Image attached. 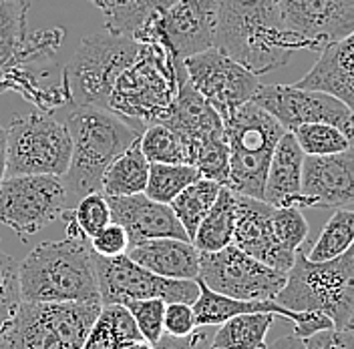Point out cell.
<instances>
[{
    "mask_svg": "<svg viewBox=\"0 0 354 349\" xmlns=\"http://www.w3.org/2000/svg\"><path fill=\"white\" fill-rule=\"evenodd\" d=\"M216 48L266 74L286 66L302 44L282 24L274 0H218Z\"/></svg>",
    "mask_w": 354,
    "mask_h": 349,
    "instance_id": "obj_1",
    "label": "cell"
},
{
    "mask_svg": "<svg viewBox=\"0 0 354 349\" xmlns=\"http://www.w3.org/2000/svg\"><path fill=\"white\" fill-rule=\"evenodd\" d=\"M65 125L73 141V153L63 183L68 209H73L81 197L101 191L107 167L145 129L95 105H75Z\"/></svg>",
    "mask_w": 354,
    "mask_h": 349,
    "instance_id": "obj_2",
    "label": "cell"
},
{
    "mask_svg": "<svg viewBox=\"0 0 354 349\" xmlns=\"http://www.w3.org/2000/svg\"><path fill=\"white\" fill-rule=\"evenodd\" d=\"M87 241L66 233L63 241L37 245L21 263L22 301L101 303L95 251Z\"/></svg>",
    "mask_w": 354,
    "mask_h": 349,
    "instance_id": "obj_3",
    "label": "cell"
},
{
    "mask_svg": "<svg viewBox=\"0 0 354 349\" xmlns=\"http://www.w3.org/2000/svg\"><path fill=\"white\" fill-rule=\"evenodd\" d=\"M183 72V61H176L165 46L141 43L137 57L117 77L107 109L141 129L161 123L176 99Z\"/></svg>",
    "mask_w": 354,
    "mask_h": 349,
    "instance_id": "obj_4",
    "label": "cell"
},
{
    "mask_svg": "<svg viewBox=\"0 0 354 349\" xmlns=\"http://www.w3.org/2000/svg\"><path fill=\"white\" fill-rule=\"evenodd\" d=\"M274 301L292 311H322L334 329L354 331V243L340 257L324 263L310 261L300 247Z\"/></svg>",
    "mask_w": 354,
    "mask_h": 349,
    "instance_id": "obj_5",
    "label": "cell"
},
{
    "mask_svg": "<svg viewBox=\"0 0 354 349\" xmlns=\"http://www.w3.org/2000/svg\"><path fill=\"white\" fill-rule=\"evenodd\" d=\"M230 149L227 185L240 195L264 199L268 167L286 129L254 101H248L223 121Z\"/></svg>",
    "mask_w": 354,
    "mask_h": 349,
    "instance_id": "obj_6",
    "label": "cell"
},
{
    "mask_svg": "<svg viewBox=\"0 0 354 349\" xmlns=\"http://www.w3.org/2000/svg\"><path fill=\"white\" fill-rule=\"evenodd\" d=\"M103 303L22 301L0 329L8 349H81Z\"/></svg>",
    "mask_w": 354,
    "mask_h": 349,
    "instance_id": "obj_7",
    "label": "cell"
},
{
    "mask_svg": "<svg viewBox=\"0 0 354 349\" xmlns=\"http://www.w3.org/2000/svg\"><path fill=\"white\" fill-rule=\"evenodd\" d=\"M139 48L141 43L133 37L109 30L85 37L66 66V85L73 103L107 109L117 77L137 57Z\"/></svg>",
    "mask_w": 354,
    "mask_h": 349,
    "instance_id": "obj_8",
    "label": "cell"
},
{
    "mask_svg": "<svg viewBox=\"0 0 354 349\" xmlns=\"http://www.w3.org/2000/svg\"><path fill=\"white\" fill-rule=\"evenodd\" d=\"M6 174H57L71 163L73 141L65 121L46 112L19 114L6 129Z\"/></svg>",
    "mask_w": 354,
    "mask_h": 349,
    "instance_id": "obj_9",
    "label": "cell"
},
{
    "mask_svg": "<svg viewBox=\"0 0 354 349\" xmlns=\"http://www.w3.org/2000/svg\"><path fill=\"white\" fill-rule=\"evenodd\" d=\"M68 211L63 177L10 174L0 185V223L17 235H35Z\"/></svg>",
    "mask_w": 354,
    "mask_h": 349,
    "instance_id": "obj_10",
    "label": "cell"
},
{
    "mask_svg": "<svg viewBox=\"0 0 354 349\" xmlns=\"http://www.w3.org/2000/svg\"><path fill=\"white\" fill-rule=\"evenodd\" d=\"M97 283L103 306L127 303L131 299L159 297L165 303L194 306L199 295L198 279H169L155 275L125 253L117 257H101L95 253Z\"/></svg>",
    "mask_w": 354,
    "mask_h": 349,
    "instance_id": "obj_11",
    "label": "cell"
},
{
    "mask_svg": "<svg viewBox=\"0 0 354 349\" xmlns=\"http://www.w3.org/2000/svg\"><path fill=\"white\" fill-rule=\"evenodd\" d=\"M198 279L221 295L248 301H264L276 299V295L286 285L288 273L258 261L230 243L220 251L201 253Z\"/></svg>",
    "mask_w": 354,
    "mask_h": 349,
    "instance_id": "obj_12",
    "label": "cell"
},
{
    "mask_svg": "<svg viewBox=\"0 0 354 349\" xmlns=\"http://www.w3.org/2000/svg\"><path fill=\"white\" fill-rule=\"evenodd\" d=\"M218 0H177L147 22L133 39L159 43L176 61H185L216 46Z\"/></svg>",
    "mask_w": 354,
    "mask_h": 349,
    "instance_id": "obj_13",
    "label": "cell"
},
{
    "mask_svg": "<svg viewBox=\"0 0 354 349\" xmlns=\"http://www.w3.org/2000/svg\"><path fill=\"white\" fill-rule=\"evenodd\" d=\"M252 101L268 110L286 131L308 123H326L344 132L354 145V112L340 99L296 85H262Z\"/></svg>",
    "mask_w": 354,
    "mask_h": 349,
    "instance_id": "obj_14",
    "label": "cell"
},
{
    "mask_svg": "<svg viewBox=\"0 0 354 349\" xmlns=\"http://www.w3.org/2000/svg\"><path fill=\"white\" fill-rule=\"evenodd\" d=\"M187 77L199 94L218 110L221 121H227L260 87L258 74L221 52L220 48H207L183 61Z\"/></svg>",
    "mask_w": 354,
    "mask_h": 349,
    "instance_id": "obj_15",
    "label": "cell"
},
{
    "mask_svg": "<svg viewBox=\"0 0 354 349\" xmlns=\"http://www.w3.org/2000/svg\"><path fill=\"white\" fill-rule=\"evenodd\" d=\"M280 21L302 50L322 52L354 32V0H274Z\"/></svg>",
    "mask_w": 354,
    "mask_h": 349,
    "instance_id": "obj_16",
    "label": "cell"
},
{
    "mask_svg": "<svg viewBox=\"0 0 354 349\" xmlns=\"http://www.w3.org/2000/svg\"><path fill=\"white\" fill-rule=\"evenodd\" d=\"M354 205V145L342 153L306 154L302 167V209Z\"/></svg>",
    "mask_w": 354,
    "mask_h": 349,
    "instance_id": "obj_17",
    "label": "cell"
},
{
    "mask_svg": "<svg viewBox=\"0 0 354 349\" xmlns=\"http://www.w3.org/2000/svg\"><path fill=\"white\" fill-rule=\"evenodd\" d=\"M274 207L262 199L236 193V227H234V245L278 271L288 273L294 265L296 253L276 239L272 227Z\"/></svg>",
    "mask_w": 354,
    "mask_h": 349,
    "instance_id": "obj_18",
    "label": "cell"
},
{
    "mask_svg": "<svg viewBox=\"0 0 354 349\" xmlns=\"http://www.w3.org/2000/svg\"><path fill=\"white\" fill-rule=\"evenodd\" d=\"M161 123L179 134V139L183 141V145L187 149L189 165H192L194 153L203 143L225 134L223 121L218 114V110L194 88L189 77H187V70L181 74L179 90H177L176 99Z\"/></svg>",
    "mask_w": 354,
    "mask_h": 349,
    "instance_id": "obj_19",
    "label": "cell"
},
{
    "mask_svg": "<svg viewBox=\"0 0 354 349\" xmlns=\"http://www.w3.org/2000/svg\"><path fill=\"white\" fill-rule=\"evenodd\" d=\"M111 207V217L119 223L127 235L129 243H139L145 239H159V237H176V239H189L183 225L176 217L174 209L165 203L153 201L145 193L127 197H107Z\"/></svg>",
    "mask_w": 354,
    "mask_h": 349,
    "instance_id": "obj_20",
    "label": "cell"
},
{
    "mask_svg": "<svg viewBox=\"0 0 354 349\" xmlns=\"http://www.w3.org/2000/svg\"><path fill=\"white\" fill-rule=\"evenodd\" d=\"M296 87L322 90L340 99L354 112V32L328 44Z\"/></svg>",
    "mask_w": 354,
    "mask_h": 349,
    "instance_id": "obj_21",
    "label": "cell"
},
{
    "mask_svg": "<svg viewBox=\"0 0 354 349\" xmlns=\"http://www.w3.org/2000/svg\"><path fill=\"white\" fill-rule=\"evenodd\" d=\"M127 255L155 275L169 279H198L201 251L185 239L159 237L133 243Z\"/></svg>",
    "mask_w": 354,
    "mask_h": 349,
    "instance_id": "obj_22",
    "label": "cell"
},
{
    "mask_svg": "<svg viewBox=\"0 0 354 349\" xmlns=\"http://www.w3.org/2000/svg\"><path fill=\"white\" fill-rule=\"evenodd\" d=\"M304 151L294 134L286 131L278 141L264 185V199L272 207H298L302 209V167Z\"/></svg>",
    "mask_w": 354,
    "mask_h": 349,
    "instance_id": "obj_23",
    "label": "cell"
},
{
    "mask_svg": "<svg viewBox=\"0 0 354 349\" xmlns=\"http://www.w3.org/2000/svg\"><path fill=\"white\" fill-rule=\"evenodd\" d=\"M149 179V161L141 151L139 139L119 154L103 174L101 191L107 197H127L143 193Z\"/></svg>",
    "mask_w": 354,
    "mask_h": 349,
    "instance_id": "obj_24",
    "label": "cell"
},
{
    "mask_svg": "<svg viewBox=\"0 0 354 349\" xmlns=\"http://www.w3.org/2000/svg\"><path fill=\"white\" fill-rule=\"evenodd\" d=\"M234 227H236V191L223 185L212 209L199 223L192 243L201 253L220 251L234 241Z\"/></svg>",
    "mask_w": 354,
    "mask_h": 349,
    "instance_id": "obj_25",
    "label": "cell"
},
{
    "mask_svg": "<svg viewBox=\"0 0 354 349\" xmlns=\"http://www.w3.org/2000/svg\"><path fill=\"white\" fill-rule=\"evenodd\" d=\"M143 339L125 306H103L88 329L81 349H119Z\"/></svg>",
    "mask_w": 354,
    "mask_h": 349,
    "instance_id": "obj_26",
    "label": "cell"
},
{
    "mask_svg": "<svg viewBox=\"0 0 354 349\" xmlns=\"http://www.w3.org/2000/svg\"><path fill=\"white\" fill-rule=\"evenodd\" d=\"M276 313L254 311L230 317L216 328L212 348L220 349H266V335L274 326Z\"/></svg>",
    "mask_w": 354,
    "mask_h": 349,
    "instance_id": "obj_27",
    "label": "cell"
},
{
    "mask_svg": "<svg viewBox=\"0 0 354 349\" xmlns=\"http://www.w3.org/2000/svg\"><path fill=\"white\" fill-rule=\"evenodd\" d=\"M223 185L209 181V179H198L196 183H192L189 187H185L179 195L169 203V207L174 209L176 217L183 225L185 233L189 235V239H194L196 231H198L199 223L207 215V211L212 209L214 201L218 199V193Z\"/></svg>",
    "mask_w": 354,
    "mask_h": 349,
    "instance_id": "obj_28",
    "label": "cell"
},
{
    "mask_svg": "<svg viewBox=\"0 0 354 349\" xmlns=\"http://www.w3.org/2000/svg\"><path fill=\"white\" fill-rule=\"evenodd\" d=\"M177 0H123L117 6L109 8L105 14V30L115 34L135 37L147 22L169 8Z\"/></svg>",
    "mask_w": 354,
    "mask_h": 349,
    "instance_id": "obj_29",
    "label": "cell"
},
{
    "mask_svg": "<svg viewBox=\"0 0 354 349\" xmlns=\"http://www.w3.org/2000/svg\"><path fill=\"white\" fill-rule=\"evenodd\" d=\"M201 179L196 167L185 163H149V179L145 195L169 205L185 187Z\"/></svg>",
    "mask_w": 354,
    "mask_h": 349,
    "instance_id": "obj_30",
    "label": "cell"
},
{
    "mask_svg": "<svg viewBox=\"0 0 354 349\" xmlns=\"http://www.w3.org/2000/svg\"><path fill=\"white\" fill-rule=\"evenodd\" d=\"M354 243V211L338 209L328 223L324 225L320 237L312 245L308 259L314 263H324L340 257Z\"/></svg>",
    "mask_w": 354,
    "mask_h": 349,
    "instance_id": "obj_31",
    "label": "cell"
},
{
    "mask_svg": "<svg viewBox=\"0 0 354 349\" xmlns=\"http://www.w3.org/2000/svg\"><path fill=\"white\" fill-rule=\"evenodd\" d=\"M63 217H66V233L81 235L87 239L97 235L113 221L109 201L103 191H95L81 197L73 209L63 213Z\"/></svg>",
    "mask_w": 354,
    "mask_h": 349,
    "instance_id": "obj_32",
    "label": "cell"
},
{
    "mask_svg": "<svg viewBox=\"0 0 354 349\" xmlns=\"http://www.w3.org/2000/svg\"><path fill=\"white\" fill-rule=\"evenodd\" d=\"M30 0H0V66H4L26 39Z\"/></svg>",
    "mask_w": 354,
    "mask_h": 349,
    "instance_id": "obj_33",
    "label": "cell"
},
{
    "mask_svg": "<svg viewBox=\"0 0 354 349\" xmlns=\"http://www.w3.org/2000/svg\"><path fill=\"white\" fill-rule=\"evenodd\" d=\"M141 151L149 163H185L189 165L187 149L174 129L163 123L147 125L139 137Z\"/></svg>",
    "mask_w": 354,
    "mask_h": 349,
    "instance_id": "obj_34",
    "label": "cell"
},
{
    "mask_svg": "<svg viewBox=\"0 0 354 349\" xmlns=\"http://www.w3.org/2000/svg\"><path fill=\"white\" fill-rule=\"evenodd\" d=\"M292 134L296 139V143L300 145V149L304 154H334L342 153L346 149L353 147L351 139L340 131L334 125L326 123H308V125H300L296 129H292Z\"/></svg>",
    "mask_w": 354,
    "mask_h": 349,
    "instance_id": "obj_35",
    "label": "cell"
},
{
    "mask_svg": "<svg viewBox=\"0 0 354 349\" xmlns=\"http://www.w3.org/2000/svg\"><path fill=\"white\" fill-rule=\"evenodd\" d=\"M21 303V263L0 249V329L17 315Z\"/></svg>",
    "mask_w": 354,
    "mask_h": 349,
    "instance_id": "obj_36",
    "label": "cell"
},
{
    "mask_svg": "<svg viewBox=\"0 0 354 349\" xmlns=\"http://www.w3.org/2000/svg\"><path fill=\"white\" fill-rule=\"evenodd\" d=\"M123 306L131 313L141 337L155 346L159 337L165 333V306L167 303L159 297H149V299H131Z\"/></svg>",
    "mask_w": 354,
    "mask_h": 349,
    "instance_id": "obj_37",
    "label": "cell"
},
{
    "mask_svg": "<svg viewBox=\"0 0 354 349\" xmlns=\"http://www.w3.org/2000/svg\"><path fill=\"white\" fill-rule=\"evenodd\" d=\"M272 227L276 239L280 241L288 251L296 253L308 237V221L298 207H274L272 211Z\"/></svg>",
    "mask_w": 354,
    "mask_h": 349,
    "instance_id": "obj_38",
    "label": "cell"
},
{
    "mask_svg": "<svg viewBox=\"0 0 354 349\" xmlns=\"http://www.w3.org/2000/svg\"><path fill=\"white\" fill-rule=\"evenodd\" d=\"M91 249L97 253V255H101V257H117V255H125L127 253V249H129V235H127V231L119 225V223H115V221H111L109 225L105 227V229H101L97 235H93L91 239Z\"/></svg>",
    "mask_w": 354,
    "mask_h": 349,
    "instance_id": "obj_39",
    "label": "cell"
},
{
    "mask_svg": "<svg viewBox=\"0 0 354 349\" xmlns=\"http://www.w3.org/2000/svg\"><path fill=\"white\" fill-rule=\"evenodd\" d=\"M216 328L214 326H203L192 331L189 335L176 337L169 333H163L159 337V341L155 343V349H209L212 348V339H214Z\"/></svg>",
    "mask_w": 354,
    "mask_h": 349,
    "instance_id": "obj_40",
    "label": "cell"
},
{
    "mask_svg": "<svg viewBox=\"0 0 354 349\" xmlns=\"http://www.w3.org/2000/svg\"><path fill=\"white\" fill-rule=\"evenodd\" d=\"M198 329L196 313L189 303H167L165 306V333L183 337Z\"/></svg>",
    "mask_w": 354,
    "mask_h": 349,
    "instance_id": "obj_41",
    "label": "cell"
},
{
    "mask_svg": "<svg viewBox=\"0 0 354 349\" xmlns=\"http://www.w3.org/2000/svg\"><path fill=\"white\" fill-rule=\"evenodd\" d=\"M306 349H354V331L322 329L304 339Z\"/></svg>",
    "mask_w": 354,
    "mask_h": 349,
    "instance_id": "obj_42",
    "label": "cell"
},
{
    "mask_svg": "<svg viewBox=\"0 0 354 349\" xmlns=\"http://www.w3.org/2000/svg\"><path fill=\"white\" fill-rule=\"evenodd\" d=\"M266 349H306V346H304L302 337L292 333V335H284V337L276 339L274 343H268Z\"/></svg>",
    "mask_w": 354,
    "mask_h": 349,
    "instance_id": "obj_43",
    "label": "cell"
},
{
    "mask_svg": "<svg viewBox=\"0 0 354 349\" xmlns=\"http://www.w3.org/2000/svg\"><path fill=\"white\" fill-rule=\"evenodd\" d=\"M6 165H8V149H6V129L0 127V185L6 177Z\"/></svg>",
    "mask_w": 354,
    "mask_h": 349,
    "instance_id": "obj_44",
    "label": "cell"
},
{
    "mask_svg": "<svg viewBox=\"0 0 354 349\" xmlns=\"http://www.w3.org/2000/svg\"><path fill=\"white\" fill-rule=\"evenodd\" d=\"M95 8H99V10H103V12H107L109 8L113 6H117L119 2H123V0H88Z\"/></svg>",
    "mask_w": 354,
    "mask_h": 349,
    "instance_id": "obj_45",
    "label": "cell"
},
{
    "mask_svg": "<svg viewBox=\"0 0 354 349\" xmlns=\"http://www.w3.org/2000/svg\"><path fill=\"white\" fill-rule=\"evenodd\" d=\"M119 349H155L149 341H145V339H139V341H131V343H127V346H123V348Z\"/></svg>",
    "mask_w": 354,
    "mask_h": 349,
    "instance_id": "obj_46",
    "label": "cell"
},
{
    "mask_svg": "<svg viewBox=\"0 0 354 349\" xmlns=\"http://www.w3.org/2000/svg\"><path fill=\"white\" fill-rule=\"evenodd\" d=\"M0 349H8L6 346H4V341H2V337H0Z\"/></svg>",
    "mask_w": 354,
    "mask_h": 349,
    "instance_id": "obj_47",
    "label": "cell"
},
{
    "mask_svg": "<svg viewBox=\"0 0 354 349\" xmlns=\"http://www.w3.org/2000/svg\"><path fill=\"white\" fill-rule=\"evenodd\" d=\"M209 349H220V348H209Z\"/></svg>",
    "mask_w": 354,
    "mask_h": 349,
    "instance_id": "obj_48",
    "label": "cell"
}]
</instances>
